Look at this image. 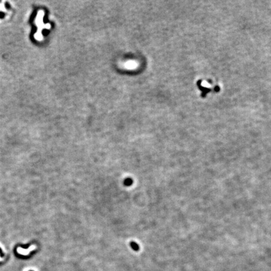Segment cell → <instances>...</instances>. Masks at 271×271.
Here are the masks:
<instances>
[{"label": "cell", "instance_id": "cell-4", "mask_svg": "<svg viewBox=\"0 0 271 271\" xmlns=\"http://www.w3.org/2000/svg\"></svg>", "mask_w": 271, "mask_h": 271}, {"label": "cell", "instance_id": "cell-2", "mask_svg": "<svg viewBox=\"0 0 271 271\" xmlns=\"http://www.w3.org/2000/svg\"><path fill=\"white\" fill-rule=\"evenodd\" d=\"M131 246V247L132 248V249L134 250H136V251H137V250H139V246H138V245H137V243H135V242H131L130 243Z\"/></svg>", "mask_w": 271, "mask_h": 271}, {"label": "cell", "instance_id": "cell-3", "mask_svg": "<svg viewBox=\"0 0 271 271\" xmlns=\"http://www.w3.org/2000/svg\"><path fill=\"white\" fill-rule=\"evenodd\" d=\"M132 179H130V178H127V179H126L125 180L124 184H125L126 185H127V186H129V185H131V184H132Z\"/></svg>", "mask_w": 271, "mask_h": 271}, {"label": "cell", "instance_id": "cell-1", "mask_svg": "<svg viewBox=\"0 0 271 271\" xmlns=\"http://www.w3.org/2000/svg\"><path fill=\"white\" fill-rule=\"evenodd\" d=\"M124 65H125V67L128 69H133L136 67L137 63L134 61H128Z\"/></svg>", "mask_w": 271, "mask_h": 271}]
</instances>
